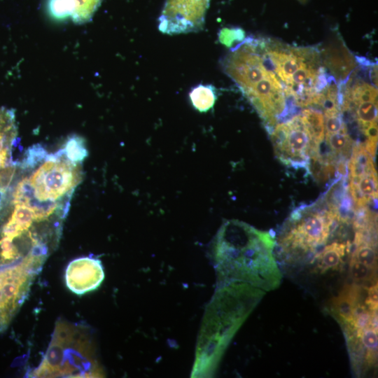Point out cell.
I'll return each instance as SVG.
<instances>
[{"instance_id": "obj_1", "label": "cell", "mask_w": 378, "mask_h": 378, "mask_svg": "<svg viewBox=\"0 0 378 378\" xmlns=\"http://www.w3.org/2000/svg\"><path fill=\"white\" fill-rule=\"evenodd\" d=\"M88 150L74 135L59 149L30 146L0 192V267L41 272L57 248Z\"/></svg>"}, {"instance_id": "obj_2", "label": "cell", "mask_w": 378, "mask_h": 378, "mask_svg": "<svg viewBox=\"0 0 378 378\" xmlns=\"http://www.w3.org/2000/svg\"><path fill=\"white\" fill-rule=\"evenodd\" d=\"M275 234L230 220L219 230L214 246L216 268L227 284L245 283L265 292L276 289L282 274L274 255Z\"/></svg>"}, {"instance_id": "obj_3", "label": "cell", "mask_w": 378, "mask_h": 378, "mask_svg": "<svg viewBox=\"0 0 378 378\" xmlns=\"http://www.w3.org/2000/svg\"><path fill=\"white\" fill-rule=\"evenodd\" d=\"M31 377H102L92 335L88 327L59 319L50 342Z\"/></svg>"}, {"instance_id": "obj_4", "label": "cell", "mask_w": 378, "mask_h": 378, "mask_svg": "<svg viewBox=\"0 0 378 378\" xmlns=\"http://www.w3.org/2000/svg\"><path fill=\"white\" fill-rule=\"evenodd\" d=\"M340 224L323 199L296 209L282 228L279 248L288 259L314 255L327 243Z\"/></svg>"}, {"instance_id": "obj_5", "label": "cell", "mask_w": 378, "mask_h": 378, "mask_svg": "<svg viewBox=\"0 0 378 378\" xmlns=\"http://www.w3.org/2000/svg\"><path fill=\"white\" fill-rule=\"evenodd\" d=\"M270 134L274 153L282 163L309 172L311 157L318 152L320 146L301 113L279 122Z\"/></svg>"}, {"instance_id": "obj_6", "label": "cell", "mask_w": 378, "mask_h": 378, "mask_svg": "<svg viewBox=\"0 0 378 378\" xmlns=\"http://www.w3.org/2000/svg\"><path fill=\"white\" fill-rule=\"evenodd\" d=\"M210 0H166L158 29L168 35L196 32L204 25Z\"/></svg>"}, {"instance_id": "obj_7", "label": "cell", "mask_w": 378, "mask_h": 378, "mask_svg": "<svg viewBox=\"0 0 378 378\" xmlns=\"http://www.w3.org/2000/svg\"><path fill=\"white\" fill-rule=\"evenodd\" d=\"M354 372L364 375L375 368L377 360V323L344 335Z\"/></svg>"}, {"instance_id": "obj_8", "label": "cell", "mask_w": 378, "mask_h": 378, "mask_svg": "<svg viewBox=\"0 0 378 378\" xmlns=\"http://www.w3.org/2000/svg\"><path fill=\"white\" fill-rule=\"evenodd\" d=\"M65 284L68 289L82 295L97 289L104 279L102 262L92 257H80L71 260L66 267Z\"/></svg>"}, {"instance_id": "obj_9", "label": "cell", "mask_w": 378, "mask_h": 378, "mask_svg": "<svg viewBox=\"0 0 378 378\" xmlns=\"http://www.w3.org/2000/svg\"><path fill=\"white\" fill-rule=\"evenodd\" d=\"M18 134L15 111L0 108V188L8 181L15 168L13 153Z\"/></svg>"}, {"instance_id": "obj_10", "label": "cell", "mask_w": 378, "mask_h": 378, "mask_svg": "<svg viewBox=\"0 0 378 378\" xmlns=\"http://www.w3.org/2000/svg\"><path fill=\"white\" fill-rule=\"evenodd\" d=\"M367 288L368 286L355 282L347 284L335 297L330 300L326 311L341 328L351 323L365 304Z\"/></svg>"}, {"instance_id": "obj_11", "label": "cell", "mask_w": 378, "mask_h": 378, "mask_svg": "<svg viewBox=\"0 0 378 378\" xmlns=\"http://www.w3.org/2000/svg\"><path fill=\"white\" fill-rule=\"evenodd\" d=\"M102 0H50L49 9L56 18L69 17L76 23H85L92 18Z\"/></svg>"}, {"instance_id": "obj_12", "label": "cell", "mask_w": 378, "mask_h": 378, "mask_svg": "<svg viewBox=\"0 0 378 378\" xmlns=\"http://www.w3.org/2000/svg\"><path fill=\"white\" fill-rule=\"evenodd\" d=\"M351 245L349 241L346 243L335 241L322 248L313 259L316 272L323 274L341 269Z\"/></svg>"}, {"instance_id": "obj_13", "label": "cell", "mask_w": 378, "mask_h": 378, "mask_svg": "<svg viewBox=\"0 0 378 378\" xmlns=\"http://www.w3.org/2000/svg\"><path fill=\"white\" fill-rule=\"evenodd\" d=\"M324 141L327 150L337 160H346L351 156L354 145L348 130L325 134Z\"/></svg>"}, {"instance_id": "obj_14", "label": "cell", "mask_w": 378, "mask_h": 378, "mask_svg": "<svg viewBox=\"0 0 378 378\" xmlns=\"http://www.w3.org/2000/svg\"><path fill=\"white\" fill-rule=\"evenodd\" d=\"M354 249L351 258L367 265L369 267L377 269V242L360 241L353 242Z\"/></svg>"}, {"instance_id": "obj_15", "label": "cell", "mask_w": 378, "mask_h": 378, "mask_svg": "<svg viewBox=\"0 0 378 378\" xmlns=\"http://www.w3.org/2000/svg\"><path fill=\"white\" fill-rule=\"evenodd\" d=\"M312 134L315 142L321 146L325 138L324 116L322 112L312 108L301 111Z\"/></svg>"}, {"instance_id": "obj_16", "label": "cell", "mask_w": 378, "mask_h": 378, "mask_svg": "<svg viewBox=\"0 0 378 378\" xmlns=\"http://www.w3.org/2000/svg\"><path fill=\"white\" fill-rule=\"evenodd\" d=\"M194 107L200 111H206L214 104L216 96L211 86L200 85L190 94Z\"/></svg>"}, {"instance_id": "obj_17", "label": "cell", "mask_w": 378, "mask_h": 378, "mask_svg": "<svg viewBox=\"0 0 378 378\" xmlns=\"http://www.w3.org/2000/svg\"><path fill=\"white\" fill-rule=\"evenodd\" d=\"M377 269H373L351 258L349 262V274L354 282L364 286V284L370 285L377 283Z\"/></svg>"}, {"instance_id": "obj_18", "label": "cell", "mask_w": 378, "mask_h": 378, "mask_svg": "<svg viewBox=\"0 0 378 378\" xmlns=\"http://www.w3.org/2000/svg\"><path fill=\"white\" fill-rule=\"evenodd\" d=\"M220 36L222 43L231 46L234 41H242L244 39V32L240 29H225Z\"/></svg>"}, {"instance_id": "obj_19", "label": "cell", "mask_w": 378, "mask_h": 378, "mask_svg": "<svg viewBox=\"0 0 378 378\" xmlns=\"http://www.w3.org/2000/svg\"><path fill=\"white\" fill-rule=\"evenodd\" d=\"M365 304L371 310H377V283L368 286Z\"/></svg>"}]
</instances>
